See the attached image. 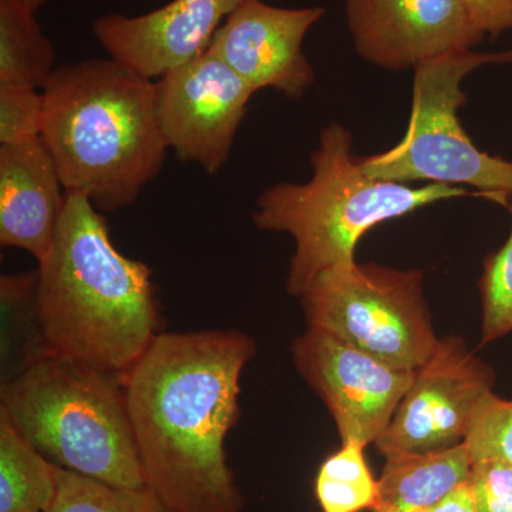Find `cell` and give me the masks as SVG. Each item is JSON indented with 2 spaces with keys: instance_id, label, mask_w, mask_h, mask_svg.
<instances>
[{
  "instance_id": "obj_1",
  "label": "cell",
  "mask_w": 512,
  "mask_h": 512,
  "mask_svg": "<svg viewBox=\"0 0 512 512\" xmlns=\"http://www.w3.org/2000/svg\"><path fill=\"white\" fill-rule=\"evenodd\" d=\"M254 339L238 329L158 333L124 376L146 487L168 512H241L225 439Z\"/></svg>"
},
{
  "instance_id": "obj_2",
  "label": "cell",
  "mask_w": 512,
  "mask_h": 512,
  "mask_svg": "<svg viewBox=\"0 0 512 512\" xmlns=\"http://www.w3.org/2000/svg\"><path fill=\"white\" fill-rule=\"evenodd\" d=\"M37 272L49 352L126 376L158 335L156 289L151 269L114 247L89 198L66 194L55 245Z\"/></svg>"
},
{
  "instance_id": "obj_3",
  "label": "cell",
  "mask_w": 512,
  "mask_h": 512,
  "mask_svg": "<svg viewBox=\"0 0 512 512\" xmlns=\"http://www.w3.org/2000/svg\"><path fill=\"white\" fill-rule=\"evenodd\" d=\"M43 143L66 194L100 211L130 207L163 170L154 80L111 59L57 67L43 87Z\"/></svg>"
},
{
  "instance_id": "obj_4",
  "label": "cell",
  "mask_w": 512,
  "mask_h": 512,
  "mask_svg": "<svg viewBox=\"0 0 512 512\" xmlns=\"http://www.w3.org/2000/svg\"><path fill=\"white\" fill-rule=\"evenodd\" d=\"M352 133L339 123L323 128L305 184L279 183L258 197L256 228L285 232L295 239L286 289L301 298L326 269L355 264L357 242L383 222L402 218L434 202L467 195L461 187L377 180L352 151Z\"/></svg>"
},
{
  "instance_id": "obj_5",
  "label": "cell",
  "mask_w": 512,
  "mask_h": 512,
  "mask_svg": "<svg viewBox=\"0 0 512 512\" xmlns=\"http://www.w3.org/2000/svg\"><path fill=\"white\" fill-rule=\"evenodd\" d=\"M0 414L63 470L113 487H146L124 377L49 353L2 383Z\"/></svg>"
},
{
  "instance_id": "obj_6",
  "label": "cell",
  "mask_w": 512,
  "mask_h": 512,
  "mask_svg": "<svg viewBox=\"0 0 512 512\" xmlns=\"http://www.w3.org/2000/svg\"><path fill=\"white\" fill-rule=\"evenodd\" d=\"M485 64L512 66V49L454 50L417 63L406 134L390 150L362 158L363 170L377 180L399 184L470 185L507 208L512 201V161L478 150L458 119V110L467 103L461 84Z\"/></svg>"
},
{
  "instance_id": "obj_7",
  "label": "cell",
  "mask_w": 512,
  "mask_h": 512,
  "mask_svg": "<svg viewBox=\"0 0 512 512\" xmlns=\"http://www.w3.org/2000/svg\"><path fill=\"white\" fill-rule=\"evenodd\" d=\"M299 299L308 328L399 369H419L439 343L420 271L335 266L320 272Z\"/></svg>"
},
{
  "instance_id": "obj_8",
  "label": "cell",
  "mask_w": 512,
  "mask_h": 512,
  "mask_svg": "<svg viewBox=\"0 0 512 512\" xmlns=\"http://www.w3.org/2000/svg\"><path fill=\"white\" fill-rule=\"evenodd\" d=\"M495 373L458 336L439 339L414 370L412 386L375 441L384 458L426 454L466 441L478 406L493 392Z\"/></svg>"
},
{
  "instance_id": "obj_9",
  "label": "cell",
  "mask_w": 512,
  "mask_h": 512,
  "mask_svg": "<svg viewBox=\"0 0 512 512\" xmlns=\"http://www.w3.org/2000/svg\"><path fill=\"white\" fill-rule=\"evenodd\" d=\"M154 89L168 148L184 163L220 173L254 90L210 49L158 77Z\"/></svg>"
},
{
  "instance_id": "obj_10",
  "label": "cell",
  "mask_w": 512,
  "mask_h": 512,
  "mask_svg": "<svg viewBox=\"0 0 512 512\" xmlns=\"http://www.w3.org/2000/svg\"><path fill=\"white\" fill-rule=\"evenodd\" d=\"M292 359L328 407L342 444H375L414 377V370L389 365L316 328L295 339Z\"/></svg>"
},
{
  "instance_id": "obj_11",
  "label": "cell",
  "mask_w": 512,
  "mask_h": 512,
  "mask_svg": "<svg viewBox=\"0 0 512 512\" xmlns=\"http://www.w3.org/2000/svg\"><path fill=\"white\" fill-rule=\"evenodd\" d=\"M325 13L320 6L286 9L245 0L225 19L208 49L255 93L274 89L298 100L315 82L303 40Z\"/></svg>"
},
{
  "instance_id": "obj_12",
  "label": "cell",
  "mask_w": 512,
  "mask_h": 512,
  "mask_svg": "<svg viewBox=\"0 0 512 512\" xmlns=\"http://www.w3.org/2000/svg\"><path fill=\"white\" fill-rule=\"evenodd\" d=\"M346 20L359 56L387 70L473 50L485 37L460 0H348Z\"/></svg>"
},
{
  "instance_id": "obj_13",
  "label": "cell",
  "mask_w": 512,
  "mask_h": 512,
  "mask_svg": "<svg viewBox=\"0 0 512 512\" xmlns=\"http://www.w3.org/2000/svg\"><path fill=\"white\" fill-rule=\"evenodd\" d=\"M245 0H173L146 15H106L93 33L111 59L156 80L202 55L222 22Z\"/></svg>"
},
{
  "instance_id": "obj_14",
  "label": "cell",
  "mask_w": 512,
  "mask_h": 512,
  "mask_svg": "<svg viewBox=\"0 0 512 512\" xmlns=\"http://www.w3.org/2000/svg\"><path fill=\"white\" fill-rule=\"evenodd\" d=\"M66 202L42 138L0 146V245L42 262L55 245Z\"/></svg>"
},
{
  "instance_id": "obj_15",
  "label": "cell",
  "mask_w": 512,
  "mask_h": 512,
  "mask_svg": "<svg viewBox=\"0 0 512 512\" xmlns=\"http://www.w3.org/2000/svg\"><path fill=\"white\" fill-rule=\"evenodd\" d=\"M379 500L372 512H416L433 507L470 480V450L466 443L426 454L384 458Z\"/></svg>"
},
{
  "instance_id": "obj_16",
  "label": "cell",
  "mask_w": 512,
  "mask_h": 512,
  "mask_svg": "<svg viewBox=\"0 0 512 512\" xmlns=\"http://www.w3.org/2000/svg\"><path fill=\"white\" fill-rule=\"evenodd\" d=\"M26 0H0V87L43 90L56 53Z\"/></svg>"
},
{
  "instance_id": "obj_17",
  "label": "cell",
  "mask_w": 512,
  "mask_h": 512,
  "mask_svg": "<svg viewBox=\"0 0 512 512\" xmlns=\"http://www.w3.org/2000/svg\"><path fill=\"white\" fill-rule=\"evenodd\" d=\"M57 487L59 467L0 414V512H49Z\"/></svg>"
},
{
  "instance_id": "obj_18",
  "label": "cell",
  "mask_w": 512,
  "mask_h": 512,
  "mask_svg": "<svg viewBox=\"0 0 512 512\" xmlns=\"http://www.w3.org/2000/svg\"><path fill=\"white\" fill-rule=\"evenodd\" d=\"M365 448L346 443L326 458L315 478L316 500L322 512L373 511L379 500V480L367 466Z\"/></svg>"
},
{
  "instance_id": "obj_19",
  "label": "cell",
  "mask_w": 512,
  "mask_h": 512,
  "mask_svg": "<svg viewBox=\"0 0 512 512\" xmlns=\"http://www.w3.org/2000/svg\"><path fill=\"white\" fill-rule=\"evenodd\" d=\"M49 512H168L148 488L113 487L63 470Z\"/></svg>"
},
{
  "instance_id": "obj_20",
  "label": "cell",
  "mask_w": 512,
  "mask_h": 512,
  "mask_svg": "<svg viewBox=\"0 0 512 512\" xmlns=\"http://www.w3.org/2000/svg\"><path fill=\"white\" fill-rule=\"evenodd\" d=\"M507 210L512 217V201ZM480 291L483 301L481 343L487 345L512 332V227L503 247L485 258Z\"/></svg>"
},
{
  "instance_id": "obj_21",
  "label": "cell",
  "mask_w": 512,
  "mask_h": 512,
  "mask_svg": "<svg viewBox=\"0 0 512 512\" xmlns=\"http://www.w3.org/2000/svg\"><path fill=\"white\" fill-rule=\"evenodd\" d=\"M464 443L471 460L494 457L512 466V399H503L494 392L487 394Z\"/></svg>"
},
{
  "instance_id": "obj_22",
  "label": "cell",
  "mask_w": 512,
  "mask_h": 512,
  "mask_svg": "<svg viewBox=\"0 0 512 512\" xmlns=\"http://www.w3.org/2000/svg\"><path fill=\"white\" fill-rule=\"evenodd\" d=\"M42 120V90L0 87V146L40 138Z\"/></svg>"
},
{
  "instance_id": "obj_23",
  "label": "cell",
  "mask_w": 512,
  "mask_h": 512,
  "mask_svg": "<svg viewBox=\"0 0 512 512\" xmlns=\"http://www.w3.org/2000/svg\"><path fill=\"white\" fill-rule=\"evenodd\" d=\"M470 484L477 512H512L511 464L500 458H476Z\"/></svg>"
},
{
  "instance_id": "obj_24",
  "label": "cell",
  "mask_w": 512,
  "mask_h": 512,
  "mask_svg": "<svg viewBox=\"0 0 512 512\" xmlns=\"http://www.w3.org/2000/svg\"><path fill=\"white\" fill-rule=\"evenodd\" d=\"M485 36L498 37L512 29V0H460Z\"/></svg>"
},
{
  "instance_id": "obj_25",
  "label": "cell",
  "mask_w": 512,
  "mask_h": 512,
  "mask_svg": "<svg viewBox=\"0 0 512 512\" xmlns=\"http://www.w3.org/2000/svg\"><path fill=\"white\" fill-rule=\"evenodd\" d=\"M416 512H477L470 480L457 487L453 493L448 494L440 503Z\"/></svg>"
},
{
  "instance_id": "obj_26",
  "label": "cell",
  "mask_w": 512,
  "mask_h": 512,
  "mask_svg": "<svg viewBox=\"0 0 512 512\" xmlns=\"http://www.w3.org/2000/svg\"><path fill=\"white\" fill-rule=\"evenodd\" d=\"M26 2L29 3L30 8L37 12V10H39L40 8H42L43 5H45L47 0H26Z\"/></svg>"
}]
</instances>
